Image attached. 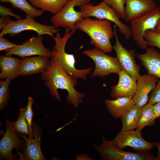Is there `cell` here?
Here are the masks:
<instances>
[{
    "instance_id": "cell-7",
    "label": "cell",
    "mask_w": 160,
    "mask_h": 160,
    "mask_svg": "<svg viewBox=\"0 0 160 160\" xmlns=\"http://www.w3.org/2000/svg\"><path fill=\"white\" fill-rule=\"evenodd\" d=\"M83 53L95 63V68L91 74L92 78L99 76L104 78L111 73L118 74L122 70L116 57L106 55L105 52L96 47L85 50Z\"/></svg>"
},
{
    "instance_id": "cell-22",
    "label": "cell",
    "mask_w": 160,
    "mask_h": 160,
    "mask_svg": "<svg viewBox=\"0 0 160 160\" xmlns=\"http://www.w3.org/2000/svg\"><path fill=\"white\" fill-rule=\"evenodd\" d=\"M142 113V108L136 105L133 106L121 119L122 123L121 131L134 130L137 125Z\"/></svg>"
},
{
    "instance_id": "cell-37",
    "label": "cell",
    "mask_w": 160,
    "mask_h": 160,
    "mask_svg": "<svg viewBox=\"0 0 160 160\" xmlns=\"http://www.w3.org/2000/svg\"><path fill=\"white\" fill-rule=\"evenodd\" d=\"M153 145L156 146L158 149V153L156 160H160V143L154 142L153 143Z\"/></svg>"
},
{
    "instance_id": "cell-12",
    "label": "cell",
    "mask_w": 160,
    "mask_h": 160,
    "mask_svg": "<svg viewBox=\"0 0 160 160\" xmlns=\"http://www.w3.org/2000/svg\"><path fill=\"white\" fill-rule=\"evenodd\" d=\"M112 141L121 149L130 147L136 151L148 152L153 147V143L145 140L142 136L141 132L137 130L121 131Z\"/></svg>"
},
{
    "instance_id": "cell-17",
    "label": "cell",
    "mask_w": 160,
    "mask_h": 160,
    "mask_svg": "<svg viewBox=\"0 0 160 160\" xmlns=\"http://www.w3.org/2000/svg\"><path fill=\"white\" fill-rule=\"evenodd\" d=\"M125 5L126 22L131 21L157 7L154 0H126Z\"/></svg>"
},
{
    "instance_id": "cell-4",
    "label": "cell",
    "mask_w": 160,
    "mask_h": 160,
    "mask_svg": "<svg viewBox=\"0 0 160 160\" xmlns=\"http://www.w3.org/2000/svg\"><path fill=\"white\" fill-rule=\"evenodd\" d=\"M83 18L94 17L97 19H105L114 23L119 30L127 39L132 36L131 27L120 20V18L116 11L103 1L95 6L89 3L80 7L79 11Z\"/></svg>"
},
{
    "instance_id": "cell-18",
    "label": "cell",
    "mask_w": 160,
    "mask_h": 160,
    "mask_svg": "<svg viewBox=\"0 0 160 160\" xmlns=\"http://www.w3.org/2000/svg\"><path fill=\"white\" fill-rule=\"evenodd\" d=\"M49 60L48 58L41 56L22 58L21 61L20 75L28 76L42 73L47 67Z\"/></svg>"
},
{
    "instance_id": "cell-33",
    "label": "cell",
    "mask_w": 160,
    "mask_h": 160,
    "mask_svg": "<svg viewBox=\"0 0 160 160\" xmlns=\"http://www.w3.org/2000/svg\"><path fill=\"white\" fill-rule=\"evenodd\" d=\"M0 15L1 16H10L15 17L17 19H21L22 17L14 13L12 10L2 5H0Z\"/></svg>"
},
{
    "instance_id": "cell-27",
    "label": "cell",
    "mask_w": 160,
    "mask_h": 160,
    "mask_svg": "<svg viewBox=\"0 0 160 160\" xmlns=\"http://www.w3.org/2000/svg\"><path fill=\"white\" fill-rule=\"evenodd\" d=\"M12 80L7 78L0 81V110H2L7 105L9 97V86Z\"/></svg>"
},
{
    "instance_id": "cell-35",
    "label": "cell",
    "mask_w": 160,
    "mask_h": 160,
    "mask_svg": "<svg viewBox=\"0 0 160 160\" xmlns=\"http://www.w3.org/2000/svg\"><path fill=\"white\" fill-rule=\"evenodd\" d=\"M154 116L156 119L160 116V102L153 105Z\"/></svg>"
},
{
    "instance_id": "cell-29",
    "label": "cell",
    "mask_w": 160,
    "mask_h": 160,
    "mask_svg": "<svg viewBox=\"0 0 160 160\" xmlns=\"http://www.w3.org/2000/svg\"><path fill=\"white\" fill-rule=\"evenodd\" d=\"M144 39L147 46L156 47L160 49V34L151 30H147L145 32Z\"/></svg>"
},
{
    "instance_id": "cell-31",
    "label": "cell",
    "mask_w": 160,
    "mask_h": 160,
    "mask_svg": "<svg viewBox=\"0 0 160 160\" xmlns=\"http://www.w3.org/2000/svg\"><path fill=\"white\" fill-rule=\"evenodd\" d=\"M160 102V79L151 91L148 103L154 105Z\"/></svg>"
},
{
    "instance_id": "cell-24",
    "label": "cell",
    "mask_w": 160,
    "mask_h": 160,
    "mask_svg": "<svg viewBox=\"0 0 160 160\" xmlns=\"http://www.w3.org/2000/svg\"><path fill=\"white\" fill-rule=\"evenodd\" d=\"M153 105L148 103L142 108V113L138 121L136 130L141 131L146 126H152L155 125Z\"/></svg>"
},
{
    "instance_id": "cell-30",
    "label": "cell",
    "mask_w": 160,
    "mask_h": 160,
    "mask_svg": "<svg viewBox=\"0 0 160 160\" xmlns=\"http://www.w3.org/2000/svg\"><path fill=\"white\" fill-rule=\"evenodd\" d=\"M33 98L29 97L27 102V105L24 108V113L25 118L28 124L31 137H33L32 131V119L33 116V113L32 109V105L33 103Z\"/></svg>"
},
{
    "instance_id": "cell-5",
    "label": "cell",
    "mask_w": 160,
    "mask_h": 160,
    "mask_svg": "<svg viewBox=\"0 0 160 160\" xmlns=\"http://www.w3.org/2000/svg\"><path fill=\"white\" fill-rule=\"evenodd\" d=\"M26 30L34 31L38 36L47 34L52 37L53 34L58 33L60 29L56 28L54 25H47L37 22L34 18L26 15L24 19H20L15 21L11 20L1 30L0 36H3L8 34L10 36H14Z\"/></svg>"
},
{
    "instance_id": "cell-13",
    "label": "cell",
    "mask_w": 160,
    "mask_h": 160,
    "mask_svg": "<svg viewBox=\"0 0 160 160\" xmlns=\"http://www.w3.org/2000/svg\"><path fill=\"white\" fill-rule=\"evenodd\" d=\"M6 123V132L0 141V156L5 159L13 160L17 156L12 154V150L15 148L23 149L25 147V142L20 139L12 122L7 119Z\"/></svg>"
},
{
    "instance_id": "cell-38",
    "label": "cell",
    "mask_w": 160,
    "mask_h": 160,
    "mask_svg": "<svg viewBox=\"0 0 160 160\" xmlns=\"http://www.w3.org/2000/svg\"><path fill=\"white\" fill-rule=\"evenodd\" d=\"M153 31L156 33L160 34V19Z\"/></svg>"
},
{
    "instance_id": "cell-19",
    "label": "cell",
    "mask_w": 160,
    "mask_h": 160,
    "mask_svg": "<svg viewBox=\"0 0 160 160\" xmlns=\"http://www.w3.org/2000/svg\"><path fill=\"white\" fill-rule=\"evenodd\" d=\"M145 53L136 56L147 69L148 74L155 76L160 79V52L154 47L146 49Z\"/></svg>"
},
{
    "instance_id": "cell-1",
    "label": "cell",
    "mask_w": 160,
    "mask_h": 160,
    "mask_svg": "<svg viewBox=\"0 0 160 160\" xmlns=\"http://www.w3.org/2000/svg\"><path fill=\"white\" fill-rule=\"evenodd\" d=\"M41 78L45 81V85L48 88L51 95L60 102L61 99L58 89L66 90L68 92L66 100L69 105L77 107L83 102L84 93L77 91L74 87L77 84V79L69 76L51 60L45 70L41 73Z\"/></svg>"
},
{
    "instance_id": "cell-8",
    "label": "cell",
    "mask_w": 160,
    "mask_h": 160,
    "mask_svg": "<svg viewBox=\"0 0 160 160\" xmlns=\"http://www.w3.org/2000/svg\"><path fill=\"white\" fill-rule=\"evenodd\" d=\"M100 145H93L101 157L107 160H152L156 157L148 152L138 151L137 153L125 151L116 145L112 141L104 137Z\"/></svg>"
},
{
    "instance_id": "cell-6",
    "label": "cell",
    "mask_w": 160,
    "mask_h": 160,
    "mask_svg": "<svg viewBox=\"0 0 160 160\" xmlns=\"http://www.w3.org/2000/svg\"><path fill=\"white\" fill-rule=\"evenodd\" d=\"M160 19V8L157 7L130 21L132 36L140 48L144 49L147 47L144 39L145 32L148 30L153 31Z\"/></svg>"
},
{
    "instance_id": "cell-26",
    "label": "cell",
    "mask_w": 160,
    "mask_h": 160,
    "mask_svg": "<svg viewBox=\"0 0 160 160\" xmlns=\"http://www.w3.org/2000/svg\"><path fill=\"white\" fill-rule=\"evenodd\" d=\"M12 124L14 129L17 133L29 135L30 140L33 138L31 137L29 127L25 118L24 108L20 109L17 120L15 122H12Z\"/></svg>"
},
{
    "instance_id": "cell-11",
    "label": "cell",
    "mask_w": 160,
    "mask_h": 160,
    "mask_svg": "<svg viewBox=\"0 0 160 160\" xmlns=\"http://www.w3.org/2000/svg\"><path fill=\"white\" fill-rule=\"evenodd\" d=\"M43 39L42 36H33L22 44L5 50V55H15L22 58L38 55L49 58L51 51L43 45Z\"/></svg>"
},
{
    "instance_id": "cell-20",
    "label": "cell",
    "mask_w": 160,
    "mask_h": 160,
    "mask_svg": "<svg viewBox=\"0 0 160 160\" xmlns=\"http://www.w3.org/2000/svg\"><path fill=\"white\" fill-rule=\"evenodd\" d=\"M105 101L108 113L116 119L121 118L135 105L132 98L125 97L114 100L106 99Z\"/></svg>"
},
{
    "instance_id": "cell-14",
    "label": "cell",
    "mask_w": 160,
    "mask_h": 160,
    "mask_svg": "<svg viewBox=\"0 0 160 160\" xmlns=\"http://www.w3.org/2000/svg\"><path fill=\"white\" fill-rule=\"evenodd\" d=\"M159 80L155 76L140 75L137 80V86L132 98L135 105L142 108L149 100L148 94L154 88Z\"/></svg>"
},
{
    "instance_id": "cell-28",
    "label": "cell",
    "mask_w": 160,
    "mask_h": 160,
    "mask_svg": "<svg viewBox=\"0 0 160 160\" xmlns=\"http://www.w3.org/2000/svg\"><path fill=\"white\" fill-rule=\"evenodd\" d=\"M103 1L113 8L117 13L120 18H125V5L126 0H103Z\"/></svg>"
},
{
    "instance_id": "cell-9",
    "label": "cell",
    "mask_w": 160,
    "mask_h": 160,
    "mask_svg": "<svg viewBox=\"0 0 160 160\" xmlns=\"http://www.w3.org/2000/svg\"><path fill=\"white\" fill-rule=\"evenodd\" d=\"M91 1L72 0L67 2L59 12L51 17V22L56 28L61 27L76 30V24L83 18L81 12L76 10L75 7L85 5Z\"/></svg>"
},
{
    "instance_id": "cell-36",
    "label": "cell",
    "mask_w": 160,
    "mask_h": 160,
    "mask_svg": "<svg viewBox=\"0 0 160 160\" xmlns=\"http://www.w3.org/2000/svg\"><path fill=\"white\" fill-rule=\"evenodd\" d=\"M76 160H92V159L89 157L87 155L82 154L78 155L76 158Z\"/></svg>"
},
{
    "instance_id": "cell-34",
    "label": "cell",
    "mask_w": 160,
    "mask_h": 160,
    "mask_svg": "<svg viewBox=\"0 0 160 160\" xmlns=\"http://www.w3.org/2000/svg\"><path fill=\"white\" fill-rule=\"evenodd\" d=\"M11 21L8 16H1L0 18V29L2 30Z\"/></svg>"
},
{
    "instance_id": "cell-39",
    "label": "cell",
    "mask_w": 160,
    "mask_h": 160,
    "mask_svg": "<svg viewBox=\"0 0 160 160\" xmlns=\"http://www.w3.org/2000/svg\"><path fill=\"white\" fill-rule=\"evenodd\" d=\"M66 0L67 1V2H68V1H71L72 0Z\"/></svg>"
},
{
    "instance_id": "cell-2",
    "label": "cell",
    "mask_w": 160,
    "mask_h": 160,
    "mask_svg": "<svg viewBox=\"0 0 160 160\" xmlns=\"http://www.w3.org/2000/svg\"><path fill=\"white\" fill-rule=\"evenodd\" d=\"M76 30H71L65 28V33L61 37L58 32L52 38L55 44L51 51V60L59 65L69 76L77 79H87V76L91 72L92 67L79 70L75 67L76 60L74 55L66 52L65 47L67 42Z\"/></svg>"
},
{
    "instance_id": "cell-16",
    "label": "cell",
    "mask_w": 160,
    "mask_h": 160,
    "mask_svg": "<svg viewBox=\"0 0 160 160\" xmlns=\"http://www.w3.org/2000/svg\"><path fill=\"white\" fill-rule=\"evenodd\" d=\"M117 74L119 77L118 83L111 87L110 92L111 97L115 99L122 97L132 98L135 92L137 81L123 70Z\"/></svg>"
},
{
    "instance_id": "cell-23",
    "label": "cell",
    "mask_w": 160,
    "mask_h": 160,
    "mask_svg": "<svg viewBox=\"0 0 160 160\" xmlns=\"http://www.w3.org/2000/svg\"><path fill=\"white\" fill-rule=\"evenodd\" d=\"M36 8L55 15L63 8L67 2L66 0H28Z\"/></svg>"
},
{
    "instance_id": "cell-15",
    "label": "cell",
    "mask_w": 160,
    "mask_h": 160,
    "mask_svg": "<svg viewBox=\"0 0 160 160\" xmlns=\"http://www.w3.org/2000/svg\"><path fill=\"white\" fill-rule=\"evenodd\" d=\"M32 128L34 139L30 140L24 135H20L25 142V147L23 149L25 158L27 160H46L41 148L42 130L39 126L34 122L33 123Z\"/></svg>"
},
{
    "instance_id": "cell-10",
    "label": "cell",
    "mask_w": 160,
    "mask_h": 160,
    "mask_svg": "<svg viewBox=\"0 0 160 160\" xmlns=\"http://www.w3.org/2000/svg\"><path fill=\"white\" fill-rule=\"evenodd\" d=\"M117 26L113 25V34L115 43L113 48L115 51L117 57L123 70L136 81L140 75L141 67L137 64L135 60L136 56L135 51L127 49L124 47L119 41L116 32Z\"/></svg>"
},
{
    "instance_id": "cell-21",
    "label": "cell",
    "mask_w": 160,
    "mask_h": 160,
    "mask_svg": "<svg viewBox=\"0 0 160 160\" xmlns=\"http://www.w3.org/2000/svg\"><path fill=\"white\" fill-rule=\"evenodd\" d=\"M21 61V59L11 55H1L0 78H9L12 80L20 75Z\"/></svg>"
},
{
    "instance_id": "cell-32",
    "label": "cell",
    "mask_w": 160,
    "mask_h": 160,
    "mask_svg": "<svg viewBox=\"0 0 160 160\" xmlns=\"http://www.w3.org/2000/svg\"><path fill=\"white\" fill-rule=\"evenodd\" d=\"M19 45L13 43L3 36H0V51L6 50L7 49L15 47Z\"/></svg>"
},
{
    "instance_id": "cell-25",
    "label": "cell",
    "mask_w": 160,
    "mask_h": 160,
    "mask_svg": "<svg viewBox=\"0 0 160 160\" xmlns=\"http://www.w3.org/2000/svg\"><path fill=\"white\" fill-rule=\"evenodd\" d=\"M2 2H9L13 7L16 8L24 12L30 17L35 18L41 16L44 11L39 10L33 7L28 0H0Z\"/></svg>"
},
{
    "instance_id": "cell-3",
    "label": "cell",
    "mask_w": 160,
    "mask_h": 160,
    "mask_svg": "<svg viewBox=\"0 0 160 160\" xmlns=\"http://www.w3.org/2000/svg\"><path fill=\"white\" fill-rule=\"evenodd\" d=\"M77 29L90 37V44L105 52H112L111 39L114 36L112 22L105 19L83 18L76 24Z\"/></svg>"
}]
</instances>
